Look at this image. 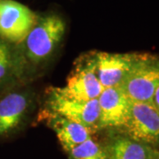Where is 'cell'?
<instances>
[{"label":"cell","instance_id":"cell-1","mask_svg":"<svg viewBox=\"0 0 159 159\" xmlns=\"http://www.w3.org/2000/svg\"><path fill=\"white\" fill-rule=\"evenodd\" d=\"M66 30V20L59 11L49 10L38 13L34 27L19 44L29 72L43 66L51 59L62 43Z\"/></svg>","mask_w":159,"mask_h":159},{"label":"cell","instance_id":"cell-2","mask_svg":"<svg viewBox=\"0 0 159 159\" xmlns=\"http://www.w3.org/2000/svg\"><path fill=\"white\" fill-rule=\"evenodd\" d=\"M119 87L133 102H152L159 88V56L135 53Z\"/></svg>","mask_w":159,"mask_h":159},{"label":"cell","instance_id":"cell-3","mask_svg":"<svg viewBox=\"0 0 159 159\" xmlns=\"http://www.w3.org/2000/svg\"><path fill=\"white\" fill-rule=\"evenodd\" d=\"M34 105V92L26 84L0 93V140L20 130L29 121Z\"/></svg>","mask_w":159,"mask_h":159},{"label":"cell","instance_id":"cell-4","mask_svg":"<svg viewBox=\"0 0 159 159\" xmlns=\"http://www.w3.org/2000/svg\"><path fill=\"white\" fill-rule=\"evenodd\" d=\"M47 111L85 125L93 132L99 130L98 99L80 100L63 94L58 88L48 89L46 100Z\"/></svg>","mask_w":159,"mask_h":159},{"label":"cell","instance_id":"cell-5","mask_svg":"<svg viewBox=\"0 0 159 159\" xmlns=\"http://www.w3.org/2000/svg\"><path fill=\"white\" fill-rule=\"evenodd\" d=\"M115 130L150 148L159 149V111L152 102L131 101L125 124Z\"/></svg>","mask_w":159,"mask_h":159},{"label":"cell","instance_id":"cell-6","mask_svg":"<svg viewBox=\"0 0 159 159\" xmlns=\"http://www.w3.org/2000/svg\"><path fill=\"white\" fill-rule=\"evenodd\" d=\"M38 13L16 0H0V37L20 44L34 27Z\"/></svg>","mask_w":159,"mask_h":159},{"label":"cell","instance_id":"cell-7","mask_svg":"<svg viewBox=\"0 0 159 159\" xmlns=\"http://www.w3.org/2000/svg\"><path fill=\"white\" fill-rule=\"evenodd\" d=\"M58 89L63 94L80 100L99 97L104 89L96 74L91 53L79 57L66 79V86Z\"/></svg>","mask_w":159,"mask_h":159},{"label":"cell","instance_id":"cell-8","mask_svg":"<svg viewBox=\"0 0 159 159\" xmlns=\"http://www.w3.org/2000/svg\"><path fill=\"white\" fill-rule=\"evenodd\" d=\"M30 75L19 44L0 37V93L26 84Z\"/></svg>","mask_w":159,"mask_h":159},{"label":"cell","instance_id":"cell-9","mask_svg":"<svg viewBox=\"0 0 159 159\" xmlns=\"http://www.w3.org/2000/svg\"><path fill=\"white\" fill-rule=\"evenodd\" d=\"M90 53L95 72L103 89L120 86L130 69L135 54L103 51Z\"/></svg>","mask_w":159,"mask_h":159},{"label":"cell","instance_id":"cell-10","mask_svg":"<svg viewBox=\"0 0 159 159\" xmlns=\"http://www.w3.org/2000/svg\"><path fill=\"white\" fill-rule=\"evenodd\" d=\"M99 129H119L127 119L131 100L120 87L104 89L99 96Z\"/></svg>","mask_w":159,"mask_h":159},{"label":"cell","instance_id":"cell-11","mask_svg":"<svg viewBox=\"0 0 159 159\" xmlns=\"http://www.w3.org/2000/svg\"><path fill=\"white\" fill-rule=\"evenodd\" d=\"M48 125L55 132L57 140L66 152L92 137L93 131L85 125L47 111Z\"/></svg>","mask_w":159,"mask_h":159},{"label":"cell","instance_id":"cell-12","mask_svg":"<svg viewBox=\"0 0 159 159\" xmlns=\"http://www.w3.org/2000/svg\"><path fill=\"white\" fill-rule=\"evenodd\" d=\"M111 130V134L102 143L107 159H148L153 148L119 131Z\"/></svg>","mask_w":159,"mask_h":159},{"label":"cell","instance_id":"cell-13","mask_svg":"<svg viewBox=\"0 0 159 159\" xmlns=\"http://www.w3.org/2000/svg\"><path fill=\"white\" fill-rule=\"evenodd\" d=\"M69 159H107L103 145L92 137L66 152Z\"/></svg>","mask_w":159,"mask_h":159},{"label":"cell","instance_id":"cell-14","mask_svg":"<svg viewBox=\"0 0 159 159\" xmlns=\"http://www.w3.org/2000/svg\"><path fill=\"white\" fill-rule=\"evenodd\" d=\"M152 103L159 111V88L157 89V90L156 91L155 95H154L153 99H152Z\"/></svg>","mask_w":159,"mask_h":159},{"label":"cell","instance_id":"cell-15","mask_svg":"<svg viewBox=\"0 0 159 159\" xmlns=\"http://www.w3.org/2000/svg\"><path fill=\"white\" fill-rule=\"evenodd\" d=\"M148 159H159V149L153 148Z\"/></svg>","mask_w":159,"mask_h":159}]
</instances>
